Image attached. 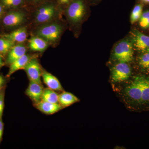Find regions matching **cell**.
<instances>
[{
	"instance_id": "obj_34",
	"label": "cell",
	"mask_w": 149,
	"mask_h": 149,
	"mask_svg": "<svg viewBox=\"0 0 149 149\" xmlns=\"http://www.w3.org/2000/svg\"><path fill=\"white\" fill-rule=\"evenodd\" d=\"M2 1H3V0H2Z\"/></svg>"
},
{
	"instance_id": "obj_24",
	"label": "cell",
	"mask_w": 149,
	"mask_h": 149,
	"mask_svg": "<svg viewBox=\"0 0 149 149\" xmlns=\"http://www.w3.org/2000/svg\"><path fill=\"white\" fill-rule=\"evenodd\" d=\"M6 88H4L0 91V118H2L3 113Z\"/></svg>"
},
{
	"instance_id": "obj_8",
	"label": "cell",
	"mask_w": 149,
	"mask_h": 149,
	"mask_svg": "<svg viewBox=\"0 0 149 149\" xmlns=\"http://www.w3.org/2000/svg\"><path fill=\"white\" fill-rule=\"evenodd\" d=\"M56 15L55 8L52 5L43 6L39 8L35 15L36 22L40 23H47L52 20Z\"/></svg>"
},
{
	"instance_id": "obj_4",
	"label": "cell",
	"mask_w": 149,
	"mask_h": 149,
	"mask_svg": "<svg viewBox=\"0 0 149 149\" xmlns=\"http://www.w3.org/2000/svg\"><path fill=\"white\" fill-rule=\"evenodd\" d=\"M144 78L143 76H137L124 91L125 95L131 101L139 104H141Z\"/></svg>"
},
{
	"instance_id": "obj_31",
	"label": "cell",
	"mask_w": 149,
	"mask_h": 149,
	"mask_svg": "<svg viewBox=\"0 0 149 149\" xmlns=\"http://www.w3.org/2000/svg\"><path fill=\"white\" fill-rule=\"evenodd\" d=\"M143 4H149V0H139Z\"/></svg>"
},
{
	"instance_id": "obj_6",
	"label": "cell",
	"mask_w": 149,
	"mask_h": 149,
	"mask_svg": "<svg viewBox=\"0 0 149 149\" xmlns=\"http://www.w3.org/2000/svg\"><path fill=\"white\" fill-rule=\"evenodd\" d=\"M24 70L27 73L29 80L42 84L41 77L42 69L36 58H32L24 67Z\"/></svg>"
},
{
	"instance_id": "obj_26",
	"label": "cell",
	"mask_w": 149,
	"mask_h": 149,
	"mask_svg": "<svg viewBox=\"0 0 149 149\" xmlns=\"http://www.w3.org/2000/svg\"><path fill=\"white\" fill-rule=\"evenodd\" d=\"M9 78L0 74V91L4 88H6L7 84L8 83Z\"/></svg>"
},
{
	"instance_id": "obj_1",
	"label": "cell",
	"mask_w": 149,
	"mask_h": 149,
	"mask_svg": "<svg viewBox=\"0 0 149 149\" xmlns=\"http://www.w3.org/2000/svg\"><path fill=\"white\" fill-rule=\"evenodd\" d=\"M91 0H72L65 9L67 19L72 29H79L90 14Z\"/></svg>"
},
{
	"instance_id": "obj_12",
	"label": "cell",
	"mask_w": 149,
	"mask_h": 149,
	"mask_svg": "<svg viewBox=\"0 0 149 149\" xmlns=\"http://www.w3.org/2000/svg\"><path fill=\"white\" fill-rule=\"evenodd\" d=\"M42 77L44 83L48 88L55 91L62 92L64 91L60 82L57 77L52 74L42 70Z\"/></svg>"
},
{
	"instance_id": "obj_21",
	"label": "cell",
	"mask_w": 149,
	"mask_h": 149,
	"mask_svg": "<svg viewBox=\"0 0 149 149\" xmlns=\"http://www.w3.org/2000/svg\"><path fill=\"white\" fill-rule=\"evenodd\" d=\"M149 103V78L144 76L141 104Z\"/></svg>"
},
{
	"instance_id": "obj_5",
	"label": "cell",
	"mask_w": 149,
	"mask_h": 149,
	"mask_svg": "<svg viewBox=\"0 0 149 149\" xmlns=\"http://www.w3.org/2000/svg\"><path fill=\"white\" fill-rule=\"evenodd\" d=\"M131 74V70L128 63L119 62L111 70V79L114 82L127 80Z\"/></svg>"
},
{
	"instance_id": "obj_15",
	"label": "cell",
	"mask_w": 149,
	"mask_h": 149,
	"mask_svg": "<svg viewBox=\"0 0 149 149\" xmlns=\"http://www.w3.org/2000/svg\"><path fill=\"white\" fill-rule=\"evenodd\" d=\"M27 29L24 27L17 29L8 34L4 35L3 37L13 42L19 44L22 43L27 39Z\"/></svg>"
},
{
	"instance_id": "obj_28",
	"label": "cell",
	"mask_w": 149,
	"mask_h": 149,
	"mask_svg": "<svg viewBox=\"0 0 149 149\" xmlns=\"http://www.w3.org/2000/svg\"><path fill=\"white\" fill-rule=\"evenodd\" d=\"M72 0H58L59 3L62 5H66L69 3Z\"/></svg>"
},
{
	"instance_id": "obj_18",
	"label": "cell",
	"mask_w": 149,
	"mask_h": 149,
	"mask_svg": "<svg viewBox=\"0 0 149 149\" xmlns=\"http://www.w3.org/2000/svg\"><path fill=\"white\" fill-rule=\"evenodd\" d=\"M58 99L59 94L55 91L48 88L44 89L42 97V101L52 103L59 104Z\"/></svg>"
},
{
	"instance_id": "obj_7",
	"label": "cell",
	"mask_w": 149,
	"mask_h": 149,
	"mask_svg": "<svg viewBox=\"0 0 149 149\" xmlns=\"http://www.w3.org/2000/svg\"><path fill=\"white\" fill-rule=\"evenodd\" d=\"M131 40L133 48L137 50L142 53L149 51V36L135 29L132 32Z\"/></svg>"
},
{
	"instance_id": "obj_22",
	"label": "cell",
	"mask_w": 149,
	"mask_h": 149,
	"mask_svg": "<svg viewBox=\"0 0 149 149\" xmlns=\"http://www.w3.org/2000/svg\"><path fill=\"white\" fill-rule=\"evenodd\" d=\"M139 25L142 29L149 28V10L143 11L140 19L138 21Z\"/></svg>"
},
{
	"instance_id": "obj_25",
	"label": "cell",
	"mask_w": 149,
	"mask_h": 149,
	"mask_svg": "<svg viewBox=\"0 0 149 149\" xmlns=\"http://www.w3.org/2000/svg\"><path fill=\"white\" fill-rule=\"evenodd\" d=\"M3 4L8 7H14L20 5L22 3L23 0H3L2 1Z\"/></svg>"
},
{
	"instance_id": "obj_2",
	"label": "cell",
	"mask_w": 149,
	"mask_h": 149,
	"mask_svg": "<svg viewBox=\"0 0 149 149\" xmlns=\"http://www.w3.org/2000/svg\"><path fill=\"white\" fill-rule=\"evenodd\" d=\"M133 49L131 40L123 39L118 42L114 46L113 56L118 61L128 63L133 60Z\"/></svg>"
},
{
	"instance_id": "obj_27",
	"label": "cell",
	"mask_w": 149,
	"mask_h": 149,
	"mask_svg": "<svg viewBox=\"0 0 149 149\" xmlns=\"http://www.w3.org/2000/svg\"><path fill=\"white\" fill-rule=\"evenodd\" d=\"M4 126V124L3 122L2 118H0V145L3 140Z\"/></svg>"
},
{
	"instance_id": "obj_30",
	"label": "cell",
	"mask_w": 149,
	"mask_h": 149,
	"mask_svg": "<svg viewBox=\"0 0 149 149\" xmlns=\"http://www.w3.org/2000/svg\"><path fill=\"white\" fill-rule=\"evenodd\" d=\"M101 1L102 0H92L91 4H93V5H97L100 3Z\"/></svg>"
},
{
	"instance_id": "obj_20",
	"label": "cell",
	"mask_w": 149,
	"mask_h": 149,
	"mask_svg": "<svg viewBox=\"0 0 149 149\" xmlns=\"http://www.w3.org/2000/svg\"><path fill=\"white\" fill-rule=\"evenodd\" d=\"M15 45V43L3 37L0 38V54L5 56L8 53L11 48Z\"/></svg>"
},
{
	"instance_id": "obj_32",
	"label": "cell",
	"mask_w": 149,
	"mask_h": 149,
	"mask_svg": "<svg viewBox=\"0 0 149 149\" xmlns=\"http://www.w3.org/2000/svg\"><path fill=\"white\" fill-rule=\"evenodd\" d=\"M3 12V8L2 6L0 5V16L1 15Z\"/></svg>"
},
{
	"instance_id": "obj_11",
	"label": "cell",
	"mask_w": 149,
	"mask_h": 149,
	"mask_svg": "<svg viewBox=\"0 0 149 149\" xmlns=\"http://www.w3.org/2000/svg\"><path fill=\"white\" fill-rule=\"evenodd\" d=\"M27 49L26 47L21 43L18 45H15L9 51L6 55V64L10 65L13 62L17 59L22 56L26 54Z\"/></svg>"
},
{
	"instance_id": "obj_9",
	"label": "cell",
	"mask_w": 149,
	"mask_h": 149,
	"mask_svg": "<svg viewBox=\"0 0 149 149\" xmlns=\"http://www.w3.org/2000/svg\"><path fill=\"white\" fill-rule=\"evenodd\" d=\"M44 89L42 84L29 80L28 88L25 91V94L31 100L33 104L35 105L42 100Z\"/></svg>"
},
{
	"instance_id": "obj_3",
	"label": "cell",
	"mask_w": 149,
	"mask_h": 149,
	"mask_svg": "<svg viewBox=\"0 0 149 149\" xmlns=\"http://www.w3.org/2000/svg\"><path fill=\"white\" fill-rule=\"evenodd\" d=\"M63 32V27L57 23L43 25L37 31L38 36L42 37L48 42H54L58 40Z\"/></svg>"
},
{
	"instance_id": "obj_10",
	"label": "cell",
	"mask_w": 149,
	"mask_h": 149,
	"mask_svg": "<svg viewBox=\"0 0 149 149\" xmlns=\"http://www.w3.org/2000/svg\"><path fill=\"white\" fill-rule=\"evenodd\" d=\"M25 19V15L23 13L19 11L11 12L4 17L3 23L6 27H16L23 23Z\"/></svg>"
},
{
	"instance_id": "obj_33",
	"label": "cell",
	"mask_w": 149,
	"mask_h": 149,
	"mask_svg": "<svg viewBox=\"0 0 149 149\" xmlns=\"http://www.w3.org/2000/svg\"><path fill=\"white\" fill-rule=\"evenodd\" d=\"M32 1H34V2H37V1H41V0H32Z\"/></svg>"
},
{
	"instance_id": "obj_17",
	"label": "cell",
	"mask_w": 149,
	"mask_h": 149,
	"mask_svg": "<svg viewBox=\"0 0 149 149\" xmlns=\"http://www.w3.org/2000/svg\"><path fill=\"white\" fill-rule=\"evenodd\" d=\"M79 101L78 98L72 93L63 91L59 95L58 103L63 108Z\"/></svg>"
},
{
	"instance_id": "obj_19",
	"label": "cell",
	"mask_w": 149,
	"mask_h": 149,
	"mask_svg": "<svg viewBox=\"0 0 149 149\" xmlns=\"http://www.w3.org/2000/svg\"><path fill=\"white\" fill-rule=\"evenodd\" d=\"M143 4L140 3L137 4L134 7L130 15V22L131 24L138 22L143 12Z\"/></svg>"
},
{
	"instance_id": "obj_29",
	"label": "cell",
	"mask_w": 149,
	"mask_h": 149,
	"mask_svg": "<svg viewBox=\"0 0 149 149\" xmlns=\"http://www.w3.org/2000/svg\"><path fill=\"white\" fill-rule=\"evenodd\" d=\"M4 65L5 63L3 61V56L0 54V70Z\"/></svg>"
},
{
	"instance_id": "obj_13",
	"label": "cell",
	"mask_w": 149,
	"mask_h": 149,
	"mask_svg": "<svg viewBox=\"0 0 149 149\" xmlns=\"http://www.w3.org/2000/svg\"><path fill=\"white\" fill-rule=\"evenodd\" d=\"M34 106L41 112L47 115L54 114L63 108L59 104L52 103L42 100Z\"/></svg>"
},
{
	"instance_id": "obj_14",
	"label": "cell",
	"mask_w": 149,
	"mask_h": 149,
	"mask_svg": "<svg viewBox=\"0 0 149 149\" xmlns=\"http://www.w3.org/2000/svg\"><path fill=\"white\" fill-rule=\"evenodd\" d=\"M32 58L31 56L25 54L24 56L17 59L9 65V69L6 76L9 78L17 70L24 69V67Z\"/></svg>"
},
{
	"instance_id": "obj_16",
	"label": "cell",
	"mask_w": 149,
	"mask_h": 149,
	"mask_svg": "<svg viewBox=\"0 0 149 149\" xmlns=\"http://www.w3.org/2000/svg\"><path fill=\"white\" fill-rule=\"evenodd\" d=\"M49 42L42 37H33L29 42V47L35 52H42L47 48Z\"/></svg>"
},
{
	"instance_id": "obj_23",
	"label": "cell",
	"mask_w": 149,
	"mask_h": 149,
	"mask_svg": "<svg viewBox=\"0 0 149 149\" xmlns=\"http://www.w3.org/2000/svg\"><path fill=\"white\" fill-rule=\"evenodd\" d=\"M139 64L143 69L149 70V51L142 52L139 57Z\"/></svg>"
}]
</instances>
